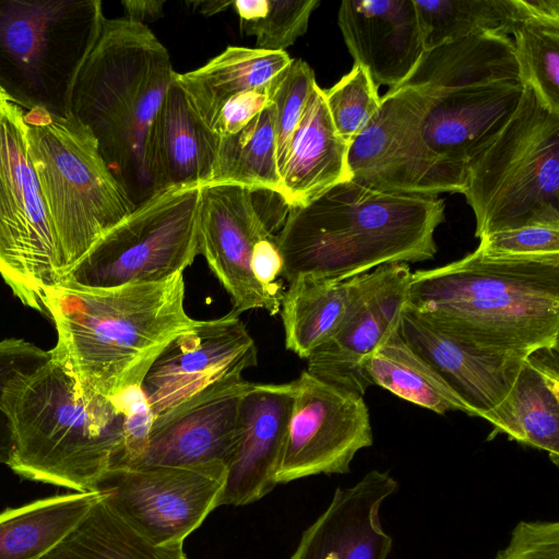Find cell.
<instances>
[{
  "label": "cell",
  "mask_w": 559,
  "mask_h": 559,
  "mask_svg": "<svg viewBox=\"0 0 559 559\" xmlns=\"http://www.w3.org/2000/svg\"><path fill=\"white\" fill-rule=\"evenodd\" d=\"M406 306L465 343L524 359L559 345V255H491L476 248L412 273Z\"/></svg>",
  "instance_id": "obj_1"
},
{
  "label": "cell",
  "mask_w": 559,
  "mask_h": 559,
  "mask_svg": "<svg viewBox=\"0 0 559 559\" xmlns=\"http://www.w3.org/2000/svg\"><path fill=\"white\" fill-rule=\"evenodd\" d=\"M182 273L143 284L49 289L44 314L57 330L51 357L84 395L111 397L142 382L164 348L199 322L185 309Z\"/></svg>",
  "instance_id": "obj_2"
},
{
  "label": "cell",
  "mask_w": 559,
  "mask_h": 559,
  "mask_svg": "<svg viewBox=\"0 0 559 559\" xmlns=\"http://www.w3.org/2000/svg\"><path fill=\"white\" fill-rule=\"evenodd\" d=\"M438 195L382 192L343 181L287 210L276 240L282 275L345 281L390 263L430 260L444 221Z\"/></svg>",
  "instance_id": "obj_3"
},
{
  "label": "cell",
  "mask_w": 559,
  "mask_h": 559,
  "mask_svg": "<svg viewBox=\"0 0 559 559\" xmlns=\"http://www.w3.org/2000/svg\"><path fill=\"white\" fill-rule=\"evenodd\" d=\"M174 74L168 50L146 25L105 17L74 85L71 117L95 139L134 209L157 194L150 138Z\"/></svg>",
  "instance_id": "obj_4"
},
{
  "label": "cell",
  "mask_w": 559,
  "mask_h": 559,
  "mask_svg": "<svg viewBox=\"0 0 559 559\" xmlns=\"http://www.w3.org/2000/svg\"><path fill=\"white\" fill-rule=\"evenodd\" d=\"M51 355V354H50ZM2 408L13 433L8 466L20 477L98 490L122 447V415L111 399L84 395L66 366L50 359L5 388Z\"/></svg>",
  "instance_id": "obj_5"
},
{
  "label": "cell",
  "mask_w": 559,
  "mask_h": 559,
  "mask_svg": "<svg viewBox=\"0 0 559 559\" xmlns=\"http://www.w3.org/2000/svg\"><path fill=\"white\" fill-rule=\"evenodd\" d=\"M462 193L475 236L542 225L559 227V115L527 85L496 138L465 169Z\"/></svg>",
  "instance_id": "obj_6"
},
{
  "label": "cell",
  "mask_w": 559,
  "mask_h": 559,
  "mask_svg": "<svg viewBox=\"0 0 559 559\" xmlns=\"http://www.w3.org/2000/svg\"><path fill=\"white\" fill-rule=\"evenodd\" d=\"M23 121L62 280L134 206L102 159L95 139L81 123L41 109L24 111Z\"/></svg>",
  "instance_id": "obj_7"
},
{
  "label": "cell",
  "mask_w": 559,
  "mask_h": 559,
  "mask_svg": "<svg viewBox=\"0 0 559 559\" xmlns=\"http://www.w3.org/2000/svg\"><path fill=\"white\" fill-rule=\"evenodd\" d=\"M104 20L99 0H0V88L8 99L70 119L74 85Z\"/></svg>",
  "instance_id": "obj_8"
},
{
  "label": "cell",
  "mask_w": 559,
  "mask_h": 559,
  "mask_svg": "<svg viewBox=\"0 0 559 559\" xmlns=\"http://www.w3.org/2000/svg\"><path fill=\"white\" fill-rule=\"evenodd\" d=\"M200 188L164 190L99 238L61 283L85 288L168 280L200 254Z\"/></svg>",
  "instance_id": "obj_9"
},
{
  "label": "cell",
  "mask_w": 559,
  "mask_h": 559,
  "mask_svg": "<svg viewBox=\"0 0 559 559\" xmlns=\"http://www.w3.org/2000/svg\"><path fill=\"white\" fill-rule=\"evenodd\" d=\"M23 114L11 102L0 108V276L23 305L44 314L46 294L61 276Z\"/></svg>",
  "instance_id": "obj_10"
},
{
  "label": "cell",
  "mask_w": 559,
  "mask_h": 559,
  "mask_svg": "<svg viewBox=\"0 0 559 559\" xmlns=\"http://www.w3.org/2000/svg\"><path fill=\"white\" fill-rule=\"evenodd\" d=\"M426 96L413 87L390 88L348 148L350 180L382 192L438 195L462 193L465 174L427 145Z\"/></svg>",
  "instance_id": "obj_11"
},
{
  "label": "cell",
  "mask_w": 559,
  "mask_h": 559,
  "mask_svg": "<svg viewBox=\"0 0 559 559\" xmlns=\"http://www.w3.org/2000/svg\"><path fill=\"white\" fill-rule=\"evenodd\" d=\"M223 463L110 469L98 490L114 511L156 545L183 544L221 506Z\"/></svg>",
  "instance_id": "obj_12"
},
{
  "label": "cell",
  "mask_w": 559,
  "mask_h": 559,
  "mask_svg": "<svg viewBox=\"0 0 559 559\" xmlns=\"http://www.w3.org/2000/svg\"><path fill=\"white\" fill-rule=\"evenodd\" d=\"M294 384L276 484L319 474L349 473L356 453L373 443L364 396L329 384L306 370Z\"/></svg>",
  "instance_id": "obj_13"
},
{
  "label": "cell",
  "mask_w": 559,
  "mask_h": 559,
  "mask_svg": "<svg viewBox=\"0 0 559 559\" xmlns=\"http://www.w3.org/2000/svg\"><path fill=\"white\" fill-rule=\"evenodd\" d=\"M259 190L219 183L200 188L199 248L210 270L230 296V311L280 312L282 296L261 286L251 270L254 245L276 235L283 222L257 203Z\"/></svg>",
  "instance_id": "obj_14"
},
{
  "label": "cell",
  "mask_w": 559,
  "mask_h": 559,
  "mask_svg": "<svg viewBox=\"0 0 559 559\" xmlns=\"http://www.w3.org/2000/svg\"><path fill=\"white\" fill-rule=\"evenodd\" d=\"M258 365V348L239 316L229 311L174 338L148 369L142 389L158 416L217 384L241 379Z\"/></svg>",
  "instance_id": "obj_15"
},
{
  "label": "cell",
  "mask_w": 559,
  "mask_h": 559,
  "mask_svg": "<svg viewBox=\"0 0 559 559\" xmlns=\"http://www.w3.org/2000/svg\"><path fill=\"white\" fill-rule=\"evenodd\" d=\"M412 272L407 263H390L368 273L349 317L307 358L306 371L336 388L364 396L371 386L365 366L384 336L400 323Z\"/></svg>",
  "instance_id": "obj_16"
},
{
  "label": "cell",
  "mask_w": 559,
  "mask_h": 559,
  "mask_svg": "<svg viewBox=\"0 0 559 559\" xmlns=\"http://www.w3.org/2000/svg\"><path fill=\"white\" fill-rule=\"evenodd\" d=\"M251 382L212 386L155 417L143 455L129 467L230 464L239 440V411Z\"/></svg>",
  "instance_id": "obj_17"
},
{
  "label": "cell",
  "mask_w": 559,
  "mask_h": 559,
  "mask_svg": "<svg viewBox=\"0 0 559 559\" xmlns=\"http://www.w3.org/2000/svg\"><path fill=\"white\" fill-rule=\"evenodd\" d=\"M421 92V91H420ZM523 84L502 81L425 93L424 136L444 163L463 171L516 109Z\"/></svg>",
  "instance_id": "obj_18"
},
{
  "label": "cell",
  "mask_w": 559,
  "mask_h": 559,
  "mask_svg": "<svg viewBox=\"0 0 559 559\" xmlns=\"http://www.w3.org/2000/svg\"><path fill=\"white\" fill-rule=\"evenodd\" d=\"M397 489L391 474L378 469L350 487L336 488L289 559H388L393 539L382 527L380 509Z\"/></svg>",
  "instance_id": "obj_19"
},
{
  "label": "cell",
  "mask_w": 559,
  "mask_h": 559,
  "mask_svg": "<svg viewBox=\"0 0 559 559\" xmlns=\"http://www.w3.org/2000/svg\"><path fill=\"white\" fill-rule=\"evenodd\" d=\"M400 332L475 413L486 420L509 394L524 359L495 354L449 335L405 304Z\"/></svg>",
  "instance_id": "obj_20"
},
{
  "label": "cell",
  "mask_w": 559,
  "mask_h": 559,
  "mask_svg": "<svg viewBox=\"0 0 559 559\" xmlns=\"http://www.w3.org/2000/svg\"><path fill=\"white\" fill-rule=\"evenodd\" d=\"M295 395L288 383H251L239 411V440L228 465L221 506H246L260 500L277 484Z\"/></svg>",
  "instance_id": "obj_21"
},
{
  "label": "cell",
  "mask_w": 559,
  "mask_h": 559,
  "mask_svg": "<svg viewBox=\"0 0 559 559\" xmlns=\"http://www.w3.org/2000/svg\"><path fill=\"white\" fill-rule=\"evenodd\" d=\"M337 24L354 63L377 87L402 84L425 51L413 0H345Z\"/></svg>",
  "instance_id": "obj_22"
},
{
  "label": "cell",
  "mask_w": 559,
  "mask_h": 559,
  "mask_svg": "<svg viewBox=\"0 0 559 559\" xmlns=\"http://www.w3.org/2000/svg\"><path fill=\"white\" fill-rule=\"evenodd\" d=\"M219 139L192 108L175 72L150 138V164L156 193L209 185Z\"/></svg>",
  "instance_id": "obj_23"
},
{
  "label": "cell",
  "mask_w": 559,
  "mask_h": 559,
  "mask_svg": "<svg viewBox=\"0 0 559 559\" xmlns=\"http://www.w3.org/2000/svg\"><path fill=\"white\" fill-rule=\"evenodd\" d=\"M348 148L332 123L323 90L316 84L280 169L277 194L285 205L305 206L350 180Z\"/></svg>",
  "instance_id": "obj_24"
},
{
  "label": "cell",
  "mask_w": 559,
  "mask_h": 559,
  "mask_svg": "<svg viewBox=\"0 0 559 559\" xmlns=\"http://www.w3.org/2000/svg\"><path fill=\"white\" fill-rule=\"evenodd\" d=\"M488 421L493 426L489 439L503 433L522 445L545 451L558 466V346L539 348L525 357L509 394Z\"/></svg>",
  "instance_id": "obj_25"
},
{
  "label": "cell",
  "mask_w": 559,
  "mask_h": 559,
  "mask_svg": "<svg viewBox=\"0 0 559 559\" xmlns=\"http://www.w3.org/2000/svg\"><path fill=\"white\" fill-rule=\"evenodd\" d=\"M293 59L285 51L228 46L195 70L176 79L192 108L212 128L227 100L247 91L274 94Z\"/></svg>",
  "instance_id": "obj_26"
},
{
  "label": "cell",
  "mask_w": 559,
  "mask_h": 559,
  "mask_svg": "<svg viewBox=\"0 0 559 559\" xmlns=\"http://www.w3.org/2000/svg\"><path fill=\"white\" fill-rule=\"evenodd\" d=\"M502 81L521 82L513 39L479 33L424 51L409 76L396 87L433 93Z\"/></svg>",
  "instance_id": "obj_27"
},
{
  "label": "cell",
  "mask_w": 559,
  "mask_h": 559,
  "mask_svg": "<svg viewBox=\"0 0 559 559\" xmlns=\"http://www.w3.org/2000/svg\"><path fill=\"white\" fill-rule=\"evenodd\" d=\"M368 273L345 281L307 274L290 281L280 308L286 348L307 359L333 337L360 297Z\"/></svg>",
  "instance_id": "obj_28"
},
{
  "label": "cell",
  "mask_w": 559,
  "mask_h": 559,
  "mask_svg": "<svg viewBox=\"0 0 559 559\" xmlns=\"http://www.w3.org/2000/svg\"><path fill=\"white\" fill-rule=\"evenodd\" d=\"M104 490L68 492L0 513V559H41L85 518Z\"/></svg>",
  "instance_id": "obj_29"
},
{
  "label": "cell",
  "mask_w": 559,
  "mask_h": 559,
  "mask_svg": "<svg viewBox=\"0 0 559 559\" xmlns=\"http://www.w3.org/2000/svg\"><path fill=\"white\" fill-rule=\"evenodd\" d=\"M365 371L370 385L381 386L420 407L439 415L459 411L476 417L435 369L407 345L400 323L378 344Z\"/></svg>",
  "instance_id": "obj_30"
},
{
  "label": "cell",
  "mask_w": 559,
  "mask_h": 559,
  "mask_svg": "<svg viewBox=\"0 0 559 559\" xmlns=\"http://www.w3.org/2000/svg\"><path fill=\"white\" fill-rule=\"evenodd\" d=\"M41 559H188L183 544L156 545L118 515L104 496Z\"/></svg>",
  "instance_id": "obj_31"
},
{
  "label": "cell",
  "mask_w": 559,
  "mask_h": 559,
  "mask_svg": "<svg viewBox=\"0 0 559 559\" xmlns=\"http://www.w3.org/2000/svg\"><path fill=\"white\" fill-rule=\"evenodd\" d=\"M219 138L209 185L229 183L277 193L281 176L271 103L239 132Z\"/></svg>",
  "instance_id": "obj_32"
},
{
  "label": "cell",
  "mask_w": 559,
  "mask_h": 559,
  "mask_svg": "<svg viewBox=\"0 0 559 559\" xmlns=\"http://www.w3.org/2000/svg\"><path fill=\"white\" fill-rule=\"evenodd\" d=\"M413 1L425 51L479 33L509 36L525 20L519 0Z\"/></svg>",
  "instance_id": "obj_33"
},
{
  "label": "cell",
  "mask_w": 559,
  "mask_h": 559,
  "mask_svg": "<svg viewBox=\"0 0 559 559\" xmlns=\"http://www.w3.org/2000/svg\"><path fill=\"white\" fill-rule=\"evenodd\" d=\"M512 35L522 84L559 115V23L525 19Z\"/></svg>",
  "instance_id": "obj_34"
},
{
  "label": "cell",
  "mask_w": 559,
  "mask_h": 559,
  "mask_svg": "<svg viewBox=\"0 0 559 559\" xmlns=\"http://www.w3.org/2000/svg\"><path fill=\"white\" fill-rule=\"evenodd\" d=\"M319 0H237L231 7L241 33L255 37L257 49L285 51L305 35Z\"/></svg>",
  "instance_id": "obj_35"
},
{
  "label": "cell",
  "mask_w": 559,
  "mask_h": 559,
  "mask_svg": "<svg viewBox=\"0 0 559 559\" xmlns=\"http://www.w3.org/2000/svg\"><path fill=\"white\" fill-rule=\"evenodd\" d=\"M323 94L336 133L349 145L380 107L378 87L369 72L356 63Z\"/></svg>",
  "instance_id": "obj_36"
},
{
  "label": "cell",
  "mask_w": 559,
  "mask_h": 559,
  "mask_svg": "<svg viewBox=\"0 0 559 559\" xmlns=\"http://www.w3.org/2000/svg\"><path fill=\"white\" fill-rule=\"evenodd\" d=\"M316 84L314 72L310 66L301 59H293L285 78L271 97L278 170Z\"/></svg>",
  "instance_id": "obj_37"
},
{
  "label": "cell",
  "mask_w": 559,
  "mask_h": 559,
  "mask_svg": "<svg viewBox=\"0 0 559 559\" xmlns=\"http://www.w3.org/2000/svg\"><path fill=\"white\" fill-rule=\"evenodd\" d=\"M109 399L122 415V447L111 469L129 467L145 452L156 416L142 385L127 386Z\"/></svg>",
  "instance_id": "obj_38"
},
{
  "label": "cell",
  "mask_w": 559,
  "mask_h": 559,
  "mask_svg": "<svg viewBox=\"0 0 559 559\" xmlns=\"http://www.w3.org/2000/svg\"><path fill=\"white\" fill-rule=\"evenodd\" d=\"M50 350L17 337L0 340V464L8 465L13 452V433L2 408L7 385L19 374L35 370L50 359Z\"/></svg>",
  "instance_id": "obj_39"
},
{
  "label": "cell",
  "mask_w": 559,
  "mask_h": 559,
  "mask_svg": "<svg viewBox=\"0 0 559 559\" xmlns=\"http://www.w3.org/2000/svg\"><path fill=\"white\" fill-rule=\"evenodd\" d=\"M477 248L491 255H559V227L532 225L487 234Z\"/></svg>",
  "instance_id": "obj_40"
},
{
  "label": "cell",
  "mask_w": 559,
  "mask_h": 559,
  "mask_svg": "<svg viewBox=\"0 0 559 559\" xmlns=\"http://www.w3.org/2000/svg\"><path fill=\"white\" fill-rule=\"evenodd\" d=\"M495 559H559L558 521H521Z\"/></svg>",
  "instance_id": "obj_41"
},
{
  "label": "cell",
  "mask_w": 559,
  "mask_h": 559,
  "mask_svg": "<svg viewBox=\"0 0 559 559\" xmlns=\"http://www.w3.org/2000/svg\"><path fill=\"white\" fill-rule=\"evenodd\" d=\"M269 91H247L230 98L221 109L212 129L219 136L231 135L245 128L271 103Z\"/></svg>",
  "instance_id": "obj_42"
},
{
  "label": "cell",
  "mask_w": 559,
  "mask_h": 559,
  "mask_svg": "<svg viewBox=\"0 0 559 559\" xmlns=\"http://www.w3.org/2000/svg\"><path fill=\"white\" fill-rule=\"evenodd\" d=\"M251 270L258 283L272 294L282 296L276 278L283 272V259L276 235L261 238L253 247Z\"/></svg>",
  "instance_id": "obj_43"
},
{
  "label": "cell",
  "mask_w": 559,
  "mask_h": 559,
  "mask_svg": "<svg viewBox=\"0 0 559 559\" xmlns=\"http://www.w3.org/2000/svg\"><path fill=\"white\" fill-rule=\"evenodd\" d=\"M121 4L126 19L146 25L163 16L165 0H124Z\"/></svg>",
  "instance_id": "obj_44"
},
{
  "label": "cell",
  "mask_w": 559,
  "mask_h": 559,
  "mask_svg": "<svg viewBox=\"0 0 559 559\" xmlns=\"http://www.w3.org/2000/svg\"><path fill=\"white\" fill-rule=\"evenodd\" d=\"M525 19L559 23V0H519Z\"/></svg>",
  "instance_id": "obj_45"
},
{
  "label": "cell",
  "mask_w": 559,
  "mask_h": 559,
  "mask_svg": "<svg viewBox=\"0 0 559 559\" xmlns=\"http://www.w3.org/2000/svg\"><path fill=\"white\" fill-rule=\"evenodd\" d=\"M189 4L192 5L197 11H199L203 15L211 16L226 10L228 7H231L233 1H192L189 2Z\"/></svg>",
  "instance_id": "obj_46"
},
{
  "label": "cell",
  "mask_w": 559,
  "mask_h": 559,
  "mask_svg": "<svg viewBox=\"0 0 559 559\" xmlns=\"http://www.w3.org/2000/svg\"><path fill=\"white\" fill-rule=\"evenodd\" d=\"M10 102L7 97V95L3 93V91L0 88V108L5 104Z\"/></svg>",
  "instance_id": "obj_47"
}]
</instances>
